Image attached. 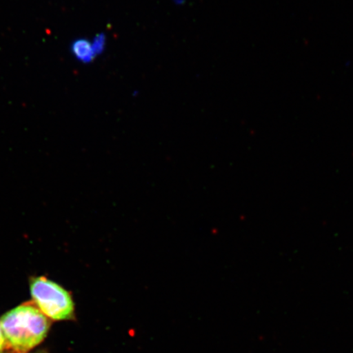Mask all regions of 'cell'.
Wrapping results in <instances>:
<instances>
[{"mask_svg": "<svg viewBox=\"0 0 353 353\" xmlns=\"http://www.w3.org/2000/svg\"><path fill=\"white\" fill-rule=\"evenodd\" d=\"M2 329L8 347L17 353H26L46 338L51 326L50 319L33 303H25L2 316Z\"/></svg>", "mask_w": 353, "mask_h": 353, "instance_id": "1", "label": "cell"}, {"mask_svg": "<svg viewBox=\"0 0 353 353\" xmlns=\"http://www.w3.org/2000/svg\"><path fill=\"white\" fill-rule=\"evenodd\" d=\"M30 291L34 303L48 319L70 321L74 319V303L72 294L63 286L46 276L32 277Z\"/></svg>", "mask_w": 353, "mask_h": 353, "instance_id": "2", "label": "cell"}, {"mask_svg": "<svg viewBox=\"0 0 353 353\" xmlns=\"http://www.w3.org/2000/svg\"><path fill=\"white\" fill-rule=\"evenodd\" d=\"M72 52L77 59L83 63H90L97 55L92 43L87 39H79L73 43Z\"/></svg>", "mask_w": 353, "mask_h": 353, "instance_id": "3", "label": "cell"}, {"mask_svg": "<svg viewBox=\"0 0 353 353\" xmlns=\"http://www.w3.org/2000/svg\"><path fill=\"white\" fill-rule=\"evenodd\" d=\"M92 46H94L97 54H99L100 52H103L105 46L104 35H98V37H97V38L94 39V43H92Z\"/></svg>", "mask_w": 353, "mask_h": 353, "instance_id": "4", "label": "cell"}, {"mask_svg": "<svg viewBox=\"0 0 353 353\" xmlns=\"http://www.w3.org/2000/svg\"><path fill=\"white\" fill-rule=\"evenodd\" d=\"M8 347L6 335L3 334L1 323H0V353H3Z\"/></svg>", "mask_w": 353, "mask_h": 353, "instance_id": "5", "label": "cell"}, {"mask_svg": "<svg viewBox=\"0 0 353 353\" xmlns=\"http://www.w3.org/2000/svg\"><path fill=\"white\" fill-rule=\"evenodd\" d=\"M34 353H47L46 352H43V351H41V352H34Z\"/></svg>", "mask_w": 353, "mask_h": 353, "instance_id": "6", "label": "cell"}]
</instances>
